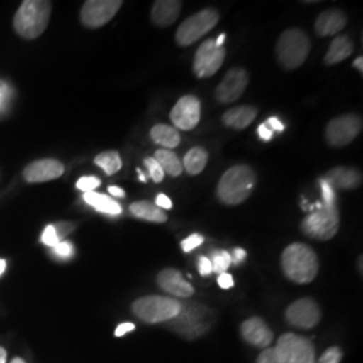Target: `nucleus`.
I'll use <instances>...</instances> for the list:
<instances>
[{
  "label": "nucleus",
  "mask_w": 363,
  "mask_h": 363,
  "mask_svg": "<svg viewBox=\"0 0 363 363\" xmlns=\"http://www.w3.org/2000/svg\"><path fill=\"white\" fill-rule=\"evenodd\" d=\"M226 50L223 46L218 48L214 39L205 40L199 49L195 52L194 69L195 76L199 78H208L214 76L220 69L225 61Z\"/></svg>",
  "instance_id": "9d476101"
},
{
  "label": "nucleus",
  "mask_w": 363,
  "mask_h": 363,
  "mask_svg": "<svg viewBox=\"0 0 363 363\" xmlns=\"http://www.w3.org/2000/svg\"><path fill=\"white\" fill-rule=\"evenodd\" d=\"M342 361V351L339 347H331L325 351L320 357L319 363H340Z\"/></svg>",
  "instance_id": "c9c22d12"
},
{
  "label": "nucleus",
  "mask_w": 363,
  "mask_h": 363,
  "mask_svg": "<svg viewBox=\"0 0 363 363\" xmlns=\"http://www.w3.org/2000/svg\"><path fill=\"white\" fill-rule=\"evenodd\" d=\"M265 124H267L271 130H277V132H281V130H284V128H286V125H284L277 117H269V118L265 121Z\"/></svg>",
  "instance_id": "c03bdc74"
},
{
  "label": "nucleus",
  "mask_w": 363,
  "mask_h": 363,
  "mask_svg": "<svg viewBox=\"0 0 363 363\" xmlns=\"http://www.w3.org/2000/svg\"><path fill=\"white\" fill-rule=\"evenodd\" d=\"M210 261L213 265V272L218 273V274L226 272L229 269V267L232 265V257L225 250L216 252L213 255V259H210Z\"/></svg>",
  "instance_id": "c85d7f7f"
},
{
  "label": "nucleus",
  "mask_w": 363,
  "mask_h": 363,
  "mask_svg": "<svg viewBox=\"0 0 363 363\" xmlns=\"http://www.w3.org/2000/svg\"><path fill=\"white\" fill-rule=\"evenodd\" d=\"M94 163L100 169H104L106 175L116 174L117 171L121 169V166H123L121 157L117 154L116 151H106V152L99 154L94 159Z\"/></svg>",
  "instance_id": "cd10ccee"
},
{
  "label": "nucleus",
  "mask_w": 363,
  "mask_h": 363,
  "mask_svg": "<svg viewBox=\"0 0 363 363\" xmlns=\"http://www.w3.org/2000/svg\"><path fill=\"white\" fill-rule=\"evenodd\" d=\"M60 241H61V240H60L58 234L55 232L54 225L46 226V229L43 230V234H42V242H43L45 245H48V247H54Z\"/></svg>",
  "instance_id": "f704fd0d"
},
{
  "label": "nucleus",
  "mask_w": 363,
  "mask_h": 363,
  "mask_svg": "<svg viewBox=\"0 0 363 363\" xmlns=\"http://www.w3.org/2000/svg\"><path fill=\"white\" fill-rule=\"evenodd\" d=\"M218 21L220 13L214 9H203L199 13L189 16L175 34L178 45L183 48L193 45L198 39L205 37L208 31H211Z\"/></svg>",
  "instance_id": "423d86ee"
},
{
  "label": "nucleus",
  "mask_w": 363,
  "mask_h": 363,
  "mask_svg": "<svg viewBox=\"0 0 363 363\" xmlns=\"http://www.w3.org/2000/svg\"><path fill=\"white\" fill-rule=\"evenodd\" d=\"M334 190H354L362 183V175L359 171L350 167H335L330 169L323 178Z\"/></svg>",
  "instance_id": "6ab92c4d"
},
{
  "label": "nucleus",
  "mask_w": 363,
  "mask_h": 363,
  "mask_svg": "<svg viewBox=\"0 0 363 363\" xmlns=\"http://www.w3.org/2000/svg\"><path fill=\"white\" fill-rule=\"evenodd\" d=\"M10 97V89L4 82H0V111L6 106Z\"/></svg>",
  "instance_id": "37998d69"
},
{
  "label": "nucleus",
  "mask_w": 363,
  "mask_h": 363,
  "mask_svg": "<svg viewBox=\"0 0 363 363\" xmlns=\"http://www.w3.org/2000/svg\"><path fill=\"white\" fill-rule=\"evenodd\" d=\"M249 74L242 67L230 69L225 77L222 78L217 91L216 99L220 104H230L237 101L247 88Z\"/></svg>",
  "instance_id": "f8f14e48"
},
{
  "label": "nucleus",
  "mask_w": 363,
  "mask_h": 363,
  "mask_svg": "<svg viewBox=\"0 0 363 363\" xmlns=\"http://www.w3.org/2000/svg\"><path fill=\"white\" fill-rule=\"evenodd\" d=\"M256 182L257 177L252 167L237 164L222 175L217 186V196L225 205H240L253 193Z\"/></svg>",
  "instance_id": "f257e3e1"
},
{
  "label": "nucleus",
  "mask_w": 363,
  "mask_h": 363,
  "mask_svg": "<svg viewBox=\"0 0 363 363\" xmlns=\"http://www.w3.org/2000/svg\"><path fill=\"white\" fill-rule=\"evenodd\" d=\"M241 335L256 347H267L272 343L273 333L259 318H250L241 325Z\"/></svg>",
  "instance_id": "f3484780"
},
{
  "label": "nucleus",
  "mask_w": 363,
  "mask_h": 363,
  "mask_svg": "<svg viewBox=\"0 0 363 363\" xmlns=\"http://www.w3.org/2000/svg\"><path fill=\"white\" fill-rule=\"evenodd\" d=\"M217 281H218V286L222 289H230L234 286L233 277H232V274H229L228 272L220 273Z\"/></svg>",
  "instance_id": "58836bf2"
},
{
  "label": "nucleus",
  "mask_w": 363,
  "mask_h": 363,
  "mask_svg": "<svg viewBox=\"0 0 363 363\" xmlns=\"http://www.w3.org/2000/svg\"><path fill=\"white\" fill-rule=\"evenodd\" d=\"M208 151L202 147H194L191 148L183 159V169H186V172L190 175H198L202 172L206 164H208Z\"/></svg>",
  "instance_id": "a878e982"
},
{
  "label": "nucleus",
  "mask_w": 363,
  "mask_h": 363,
  "mask_svg": "<svg viewBox=\"0 0 363 363\" xmlns=\"http://www.w3.org/2000/svg\"><path fill=\"white\" fill-rule=\"evenodd\" d=\"M138 172H139V179L143 182V183H145V182H147V178H145V175L142 172V169H138Z\"/></svg>",
  "instance_id": "864d4df0"
},
{
  "label": "nucleus",
  "mask_w": 363,
  "mask_h": 363,
  "mask_svg": "<svg viewBox=\"0 0 363 363\" xmlns=\"http://www.w3.org/2000/svg\"><path fill=\"white\" fill-rule=\"evenodd\" d=\"M322 312L312 298H298L286 311V322L294 327L308 330L320 322Z\"/></svg>",
  "instance_id": "ddd939ff"
},
{
  "label": "nucleus",
  "mask_w": 363,
  "mask_h": 363,
  "mask_svg": "<svg viewBox=\"0 0 363 363\" xmlns=\"http://www.w3.org/2000/svg\"><path fill=\"white\" fill-rule=\"evenodd\" d=\"M155 205L159 208H164V210H169V208H172V202H171V199H169L167 195L164 194H159L156 196Z\"/></svg>",
  "instance_id": "79ce46f5"
},
{
  "label": "nucleus",
  "mask_w": 363,
  "mask_h": 363,
  "mask_svg": "<svg viewBox=\"0 0 363 363\" xmlns=\"http://www.w3.org/2000/svg\"><path fill=\"white\" fill-rule=\"evenodd\" d=\"M256 117H257V109L255 106L241 105L225 112V115L222 116V121L226 127L240 130H245L249 127Z\"/></svg>",
  "instance_id": "412c9836"
},
{
  "label": "nucleus",
  "mask_w": 363,
  "mask_h": 363,
  "mask_svg": "<svg viewBox=\"0 0 363 363\" xmlns=\"http://www.w3.org/2000/svg\"><path fill=\"white\" fill-rule=\"evenodd\" d=\"M159 286L166 291L169 295L177 296V298H190L194 295V288L191 284H189L179 271L177 269H163L162 272L157 274L156 279Z\"/></svg>",
  "instance_id": "dca6fc26"
},
{
  "label": "nucleus",
  "mask_w": 363,
  "mask_h": 363,
  "mask_svg": "<svg viewBox=\"0 0 363 363\" xmlns=\"http://www.w3.org/2000/svg\"><path fill=\"white\" fill-rule=\"evenodd\" d=\"M301 229L308 237L327 241L339 230V211L337 206H323L313 210L301 222Z\"/></svg>",
  "instance_id": "0eeeda50"
},
{
  "label": "nucleus",
  "mask_w": 363,
  "mask_h": 363,
  "mask_svg": "<svg viewBox=\"0 0 363 363\" xmlns=\"http://www.w3.org/2000/svg\"><path fill=\"white\" fill-rule=\"evenodd\" d=\"M281 269L294 283H311L319 271L318 256L313 249L306 244H291L281 255Z\"/></svg>",
  "instance_id": "f03ea898"
},
{
  "label": "nucleus",
  "mask_w": 363,
  "mask_h": 363,
  "mask_svg": "<svg viewBox=\"0 0 363 363\" xmlns=\"http://www.w3.org/2000/svg\"><path fill=\"white\" fill-rule=\"evenodd\" d=\"M84 201L91 205V208H96L100 213L109 214V216H118L121 214L123 208L117 203L115 199H111L109 196L104 194H99L96 191L91 193H85L84 194Z\"/></svg>",
  "instance_id": "393cba45"
},
{
  "label": "nucleus",
  "mask_w": 363,
  "mask_h": 363,
  "mask_svg": "<svg viewBox=\"0 0 363 363\" xmlns=\"http://www.w3.org/2000/svg\"><path fill=\"white\" fill-rule=\"evenodd\" d=\"M354 52V43L349 37H337L331 42L330 49L325 54V65H337L339 62L349 58Z\"/></svg>",
  "instance_id": "4be33fe9"
},
{
  "label": "nucleus",
  "mask_w": 363,
  "mask_h": 363,
  "mask_svg": "<svg viewBox=\"0 0 363 363\" xmlns=\"http://www.w3.org/2000/svg\"><path fill=\"white\" fill-rule=\"evenodd\" d=\"M225 38H226V35H225V34H220V37H218V39L216 40V45H217L218 48H220V46H223V42H225Z\"/></svg>",
  "instance_id": "3c124183"
},
{
  "label": "nucleus",
  "mask_w": 363,
  "mask_h": 363,
  "mask_svg": "<svg viewBox=\"0 0 363 363\" xmlns=\"http://www.w3.org/2000/svg\"><path fill=\"white\" fill-rule=\"evenodd\" d=\"M362 130V118L354 113L335 117L325 127V140L333 147H345L358 138Z\"/></svg>",
  "instance_id": "1a4fd4ad"
},
{
  "label": "nucleus",
  "mask_w": 363,
  "mask_h": 363,
  "mask_svg": "<svg viewBox=\"0 0 363 363\" xmlns=\"http://www.w3.org/2000/svg\"><path fill=\"white\" fill-rule=\"evenodd\" d=\"M198 269H199V273H201L202 276H208L210 273L213 272V265H211V261H210V259L205 257V256L199 257Z\"/></svg>",
  "instance_id": "4c0bfd02"
},
{
  "label": "nucleus",
  "mask_w": 363,
  "mask_h": 363,
  "mask_svg": "<svg viewBox=\"0 0 363 363\" xmlns=\"http://www.w3.org/2000/svg\"><path fill=\"white\" fill-rule=\"evenodd\" d=\"M169 118L175 125V130H194L201 120V103L193 96H183L181 100L171 109Z\"/></svg>",
  "instance_id": "4468645a"
},
{
  "label": "nucleus",
  "mask_w": 363,
  "mask_h": 363,
  "mask_svg": "<svg viewBox=\"0 0 363 363\" xmlns=\"http://www.w3.org/2000/svg\"><path fill=\"white\" fill-rule=\"evenodd\" d=\"M6 359H7V352L3 347H0V363H6Z\"/></svg>",
  "instance_id": "8fccbe9b"
},
{
  "label": "nucleus",
  "mask_w": 363,
  "mask_h": 363,
  "mask_svg": "<svg viewBox=\"0 0 363 363\" xmlns=\"http://www.w3.org/2000/svg\"><path fill=\"white\" fill-rule=\"evenodd\" d=\"M311 50V42L300 28L286 30L276 45L277 61L286 70H295L304 64Z\"/></svg>",
  "instance_id": "20e7f679"
},
{
  "label": "nucleus",
  "mask_w": 363,
  "mask_h": 363,
  "mask_svg": "<svg viewBox=\"0 0 363 363\" xmlns=\"http://www.w3.org/2000/svg\"><path fill=\"white\" fill-rule=\"evenodd\" d=\"M52 253L57 259H69L74 255V247L69 241H60L55 247H52Z\"/></svg>",
  "instance_id": "2f4dec72"
},
{
  "label": "nucleus",
  "mask_w": 363,
  "mask_h": 363,
  "mask_svg": "<svg viewBox=\"0 0 363 363\" xmlns=\"http://www.w3.org/2000/svg\"><path fill=\"white\" fill-rule=\"evenodd\" d=\"M354 67H357L359 70V73H363V58L362 57H358L355 61H354Z\"/></svg>",
  "instance_id": "09e8293b"
},
{
  "label": "nucleus",
  "mask_w": 363,
  "mask_h": 363,
  "mask_svg": "<svg viewBox=\"0 0 363 363\" xmlns=\"http://www.w3.org/2000/svg\"><path fill=\"white\" fill-rule=\"evenodd\" d=\"M52 13V3L43 0H26L13 18L15 31L26 39L38 38L48 27Z\"/></svg>",
  "instance_id": "7ed1b4c3"
},
{
  "label": "nucleus",
  "mask_w": 363,
  "mask_h": 363,
  "mask_svg": "<svg viewBox=\"0 0 363 363\" xmlns=\"http://www.w3.org/2000/svg\"><path fill=\"white\" fill-rule=\"evenodd\" d=\"M100 179L96 177H82L81 179H78L77 189L85 193H91L94 191V189H97L100 186Z\"/></svg>",
  "instance_id": "473e14b6"
},
{
  "label": "nucleus",
  "mask_w": 363,
  "mask_h": 363,
  "mask_svg": "<svg viewBox=\"0 0 363 363\" xmlns=\"http://www.w3.org/2000/svg\"><path fill=\"white\" fill-rule=\"evenodd\" d=\"M108 191L111 193V195H113V196H118V198H123L125 193H124V190L123 189H120V187H116V186H109L108 187Z\"/></svg>",
  "instance_id": "de8ad7c7"
},
{
  "label": "nucleus",
  "mask_w": 363,
  "mask_h": 363,
  "mask_svg": "<svg viewBox=\"0 0 363 363\" xmlns=\"http://www.w3.org/2000/svg\"><path fill=\"white\" fill-rule=\"evenodd\" d=\"M257 363L281 362H280V359H279V357H277V354H276V350H274V347H273V349H267V350L262 351V352L259 355Z\"/></svg>",
  "instance_id": "e433bc0d"
},
{
  "label": "nucleus",
  "mask_w": 363,
  "mask_h": 363,
  "mask_svg": "<svg viewBox=\"0 0 363 363\" xmlns=\"http://www.w3.org/2000/svg\"><path fill=\"white\" fill-rule=\"evenodd\" d=\"M144 164H145V167L148 169L150 178L155 182V183H160V182L164 179V171L159 166V163L156 162L154 157H147L144 160Z\"/></svg>",
  "instance_id": "c756f323"
},
{
  "label": "nucleus",
  "mask_w": 363,
  "mask_h": 363,
  "mask_svg": "<svg viewBox=\"0 0 363 363\" xmlns=\"http://www.w3.org/2000/svg\"><path fill=\"white\" fill-rule=\"evenodd\" d=\"M257 133H259V139H261V140H264V142H269V140H272L273 130H271L265 123L259 124V128H257Z\"/></svg>",
  "instance_id": "ea45409f"
},
{
  "label": "nucleus",
  "mask_w": 363,
  "mask_h": 363,
  "mask_svg": "<svg viewBox=\"0 0 363 363\" xmlns=\"http://www.w3.org/2000/svg\"><path fill=\"white\" fill-rule=\"evenodd\" d=\"M274 350L281 363H315V347L311 340L296 334L281 335Z\"/></svg>",
  "instance_id": "6e6552de"
},
{
  "label": "nucleus",
  "mask_w": 363,
  "mask_h": 363,
  "mask_svg": "<svg viewBox=\"0 0 363 363\" xmlns=\"http://www.w3.org/2000/svg\"><path fill=\"white\" fill-rule=\"evenodd\" d=\"M320 189H322V199L323 206H337V194L335 190L322 178L320 181Z\"/></svg>",
  "instance_id": "7c9ffc66"
},
{
  "label": "nucleus",
  "mask_w": 363,
  "mask_h": 363,
  "mask_svg": "<svg viewBox=\"0 0 363 363\" xmlns=\"http://www.w3.org/2000/svg\"><path fill=\"white\" fill-rule=\"evenodd\" d=\"M11 363H25V361H23V359H21V358H15Z\"/></svg>",
  "instance_id": "5fc2aeb1"
},
{
  "label": "nucleus",
  "mask_w": 363,
  "mask_h": 363,
  "mask_svg": "<svg viewBox=\"0 0 363 363\" xmlns=\"http://www.w3.org/2000/svg\"><path fill=\"white\" fill-rule=\"evenodd\" d=\"M130 214L139 220L164 223L167 220V214L164 210L157 208L152 202L148 201H138L130 206Z\"/></svg>",
  "instance_id": "5701e85b"
},
{
  "label": "nucleus",
  "mask_w": 363,
  "mask_h": 363,
  "mask_svg": "<svg viewBox=\"0 0 363 363\" xmlns=\"http://www.w3.org/2000/svg\"><path fill=\"white\" fill-rule=\"evenodd\" d=\"M203 241H205L203 235H201V234L198 233L191 234V235H189L186 240L182 241V249H183L186 253H189V252L194 250L195 247H201V245L203 244Z\"/></svg>",
  "instance_id": "72a5a7b5"
},
{
  "label": "nucleus",
  "mask_w": 363,
  "mask_h": 363,
  "mask_svg": "<svg viewBox=\"0 0 363 363\" xmlns=\"http://www.w3.org/2000/svg\"><path fill=\"white\" fill-rule=\"evenodd\" d=\"M120 0H88L81 9V22L89 28H99L113 19L121 9Z\"/></svg>",
  "instance_id": "9b49d317"
},
{
  "label": "nucleus",
  "mask_w": 363,
  "mask_h": 363,
  "mask_svg": "<svg viewBox=\"0 0 363 363\" xmlns=\"http://www.w3.org/2000/svg\"><path fill=\"white\" fill-rule=\"evenodd\" d=\"M181 11L179 0H157L151 9V21L156 26L169 27L175 23Z\"/></svg>",
  "instance_id": "aec40b11"
},
{
  "label": "nucleus",
  "mask_w": 363,
  "mask_h": 363,
  "mask_svg": "<svg viewBox=\"0 0 363 363\" xmlns=\"http://www.w3.org/2000/svg\"><path fill=\"white\" fill-rule=\"evenodd\" d=\"M55 228V232L58 234V237H60V240L62 238V237H65L66 234L70 233L73 229H74V225L73 223H69V222H62V223H58L57 226H54Z\"/></svg>",
  "instance_id": "a19ab883"
},
{
  "label": "nucleus",
  "mask_w": 363,
  "mask_h": 363,
  "mask_svg": "<svg viewBox=\"0 0 363 363\" xmlns=\"http://www.w3.org/2000/svg\"><path fill=\"white\" fill-rule=\"evenodd\" d=\"M152 157L159 163L164 174H169V177H179L183 172L181 159L169 150H157Z\"/></svg>",
  "instance_id": "bb28decb"
},
{
  "label": "nucleus",
  "mask_w": 363,
  "mask_h": 363,
  "mask_svg": "<svg viewBox=\"0 0 363 363\" xmlns=\"http://www.w3.org/2000/svg\"><path fill=\"white\" fill-rule=\"evenodd\" d=\"M230 257L234 264H241L244 259H247V252L241 247H237L234 249L233 255H230Z\"/></svg>",
  "instance_id": "a18cd8bd"
},
{
  "label": "nucleus",
  "mask_w": 363,
  "mask_h": 363,
  "mask_svg": "<svg viewBox=\"0 0 363 363\" xmlns=\"http://www.w3.org/2000/svg\"><path fill=\"white\" fill-rule=\"evenodd\" d=\"M182 310V304L166 296H144L132 304L133 313L145 323H162L175 319Z\"/></svg>",
  "instance_id": "39448f33"
},
{
  "label": "nucleus",
  "mask_w": 363,
  "mask_h": 363,
  "mask_svg": "<svg viewBox=\"0 0 363 363\" xmlns=\"http://www.w3.org/2000/svg\"><path fill=\"white\" fill-rule=\"evenodd\" d=\"M4 271H6V261H4V259H0V276L3 274Z\"/></svg>",
  "instance_id": "603ef678"
},
{
  "label": "nucleus",
  "mask_w": 363,
  "mask_h": 363,
  "mask_svg": "<svg viewBox=\"0 0 363 363\" xmlns=\"http://www.w3.org/2000/svg\"><path fill=\"white\" fill-rule=\"evenodd\" d=\"M347 25L346 13L337 9L327 10L320 13L315 22V31L319 37L337 35Z\"/></svg>",
  "instance_id": "a211bd4d"
},
{
  "label": "nucleus",
  "mask_w": 363,
  "mask_h": 363,
  "mask_svg": "<svg viewBox=\"0 0 363 363\" xmlns=\"http://www.w3.org/2000/svg\"><path fill=\"white\" fill-rule=\"evenodd\" d=\"M135 330V325L133 323H123V325H118L115 331V335L116 337H123L127 333H130Z\"/></svg>",
  "instance_id": "49530a36"
},
{
  "label": "nucleus",
  "mask_w": 363,
  "mask_h": 363,
  "mask_svg": "<svg viewBox=\"0 0 363 363\" xmlns=\"http://www.w3.org/2000/svg\"><path fill=\"white\" fill-rule=\"evenodd\" d=\"M151 139L159 145H163L164 150H171L178 147L181 143V135L174 127L167 124H156L150 132Z\"/></svg>",
  "instance_id": "b1692460"
},
{
  "label": "nucleus",
  "mask_w": 363,
  "mask_h": 363,
  "mask_svg": "<svg viewBox=\"0 0 363 363\" xmlns=\"http://www.w3.org/2000/svg\"><path fill=\"white\" fill-rule=\"evenodd\" d=\"M64 164L55 159H42L28 164L23 177L28 183L54 181L64 174Z\"/></svg>",
  "instance_id": "2eb2a0df"
}]
</instances>
